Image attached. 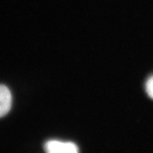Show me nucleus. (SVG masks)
<instances>
[{
  "label": "nucleus",
  "mask_w": 153,
  "mask_h": 153,
  "mask_svg": "<svg viewBox=\"0 0 153 153\" xmlns=\"http://www.w3.org/2000/svg\"><path fill=\"white\" fill-rule=\"evenodd\" d=\"M44 150L48 153H76L79 148L75 143L50 140L44 145Z\"/></svg>",
  "instance_id": "obj_1"
},
{
  "label": "nucleus",
  "mask_w": 153,
  "mask_h": 153,
  "mask_svg": "<svg viewBox=\"0 0 153 153\" xmlns=\"http://www.w3.org/2000/svg\"><path fill=\"white\" fill-rule=\"evenodd\" d=\"M12 104V96L7 86L0 85V118L6 116L10 111Z\"/></svg>",
  "instance_id": "obj_2"
},
{
  "label": "nucleus",
  "mask_w": 153,
  "mask_h": 153,
  "mask_svg": "<svg viewBox=\"0 0 153 153\" xmlns=\"http://www.w3.org/2000/svg\"><path fill=\"white\" fill-rule=\"evenodd\" d=\"M146 91L150 97L153 99V76L148 79L146 83Z\"/></svg>",
  "instance_id": "obj_3"
}]
</instances>
